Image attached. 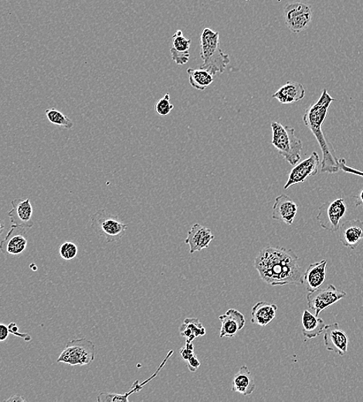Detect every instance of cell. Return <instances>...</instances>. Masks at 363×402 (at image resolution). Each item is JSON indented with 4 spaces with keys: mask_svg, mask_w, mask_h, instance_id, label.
I'll list each match as a JSON object with an SVG mask.
<instances>
[{
    "mask_svg": "<svg viewBox=\"0 0 363 402\" xmlns=\"http://www.w3.org/2000/svg\"><path fill=\"white\" fill-rule=\"evenodd\" d=\"M299 260L292 249L268 246L256 257L254 267L263 282L270 286L303 285Z\"/></svg>",
    "mask_w": 363,
    "mask_h": 402,
    "instance_id": "6da1fadb",
    "label": "cell"
},
{
    "mask_svg": "<svg viewBox=\"0 0 363 402\" xmlns=\"http://www.w3.org/2000/svg\"><path fill=\"white\" fill-rule=\"evenodd\" d=\"M336 101L328 93L327 89H323L322 95L315 103H313L306 109L303 122L310 131L313 133L320 146L322 159L321 161V173H336L339 169L338 159L335 150L322 132L323 123L327 119L330 105Z\"/></svg>",
    "mask_w": 363,
    "mask_h": 402,
    "instance_id": "7a4b0ae2",
    "label": "cell"
},
{
    "mask_svg": "<svg viewBox=\"0 0 363 402\" xmlns=\"http://www.w3.org/2000/svg\"><path fill=\"white\" fill-rule=\"evenodd\" d=\"M200 57L203 64L200 68L214 76L223 74L230 64L231 59L221 47L220 34L210 28L203 29L200 35Z\"/></svg>",
    "mask_w": 363,
    "mask_h": 402,
    "instance_id": "3957f363",
    "label": "cell"
},
{
    "mask_svg": "<svg viewBox=\"0 0 363 402\" xmlns=\"http://www.w3.org/2000/svg\"><path fill=\"white\" fill-rule=\"evenodd\" d=\"M272 145L285 161L292 166L296 165L301 158L303 149L302 141L296 135V130L277 122L271 123Z\"/></svg>",
    "mask_w": 363,
    "mask_h": 402,
    "instance_id": "277c9868",
    "label": "cell"
},
{
    "mask_svg": "<svg viewBox=\"0 0 363 402\" xmlns=\"http://www.w3.org/2000/svg\"><path fill=\"white\" fill-rule=\"evenodd\" d=\"M95 359V346L92 341L86 338L73 340L68 342L57 363H67L71 366H89Z\"/></svg>",
    "mask_w": 363,
    "mask_h": 402,
    "instance_id": "5b68a950",
    "label": "cell"
},
{
    "mask_svg": "<svg viewBox=\"0 0 363 402\" xmlns=\"http://www.w3.org/2000/svg\"><path fill=\"white\" fill-rule=\"evenodd\" d=\"M93 230L102 237L107 243L116 242L122 239L128 225L119 221L118 217L105 210H100L90 217Z\"/></svg>",
    "mask_w": 363,
    "mask_h": 402,
    "instance_id": "8992f818",
    "label": "cell"
},
{
    "mask_svg": "<svg viewBox=\"0 0 363 402\" xmlns=\"http://www.w3.org/2000/svg\"><path fill=\"white\" fill-rule=\"evenodd\" d=\"M284 19L292 33L304 32L313 20L312 6L300 2L287 4L284 8Z\"/></svg>",
    "mask_w": 363,
    "mask_h": 402,
    "instance_id": "52a82bcc",
    "label": "cell"
},
{
    "mask_svg": "<svg viewBox=\"0 0 363 402\" xmlns=\"http://www.w3.org/2000/svg\"><path fill=\"white\" fill-rule=\"evenodd\" d=\"M347 206L343 199H338L324 203L320 208L317 221L323 229L337 232L339 230L340 222L345 217Z\"/></svg>",
    "mask_w": 363,
    "mask_h": 402,
    "instance_id": "ba28073f",
    "label": "cell"
},
{
    "mask_svg": "<svg viewBox=\"0 0 363 402\" xmlns=\"http://www.w3.org/2000/svg\"><path fill=\"white\" fill-rule=\"evenodd\" d=\"M347 293L338 290L334 285H329L324 289H317L307 294V303L310 309L315 311V315L319 316L322 311L328 309L340 300L343 299Z\"/></svg>",
    "mask_w": 363,
    "mask_h": 402,
    "instance_id": "9c48e42d",
    "label": "cell"
},
{
    "mask_svg": "<svg viewBox=\"0 0 363 402\" xmlns=\"http://www.w3.org/2000/svg\"><path fill=\"white\" fill-rule=\"evenodd\" d=\"M320 166V156L316 152H313L312 155L306 159L305 161L294 166L284 189H287L292 186L304 183L308 178L319 173Z\"/></svg>",
    "mask_w": 363,
    "mask_h": 402,
    "instance_id": "30bf717a",
    "label": "cell"
},
{
    "mask_svg": "<svg viewBox=\"0 0 363 402\" xmlns=\"http://www.w3.org/2000/svg\"><path fill=\"white\" fill-rule=\"evenodd\" d=\"M26 229L12 225L6 237L0 242V251L6 256H19L26 251L28 245Z\"/></svg>",
    "mask_w": 363,
    "mask_h": 402,
    "instance_id": "8fae6325",
    "label": "cell"
},
{
    "mask_svg": "<svg viewBox=\"0 0 363 402\" xmlns=\"http://www.w3.org/2000/svg\"><path fill=\"white\" fill-rule=\"evenodd\" d=\"M323 333L324 346L328 351L340 356L346 354L349 347V337L346 333L339 328L338 323L325 326Z\"/></svg>",
    "mask_w": 363,
    "mask_h": 402,
    "instance_id": "7c38bea8",
    "label": "cell"
},
{
    "mask_svg": "<svg viewBox=\"0 0 363 402\" xmlns=\"http://www.w3.org/2000/svg\"><path fill=\"white\" fill-rule=\"evenodd\" d=\"M11 203L13 208L8 212L11 225L22 229H32L34 225L32 219L34 210L29 199H15Z\"/></svg>",
    "mask_w": 363,
    "mask_h": 402,
    "instance_id": "4fadbf2b",
    "label": "cell"
},
{
    "mask_svg": "<svg viewBox=\"0 0 363 402\" xmlns=\"http://www.w3.org/2000/svg\"><path fill=\"white\" fill-rule=\"evenodd\" d=\"M338 231V239L343 246L354 250L363 239V222L359 219L350 220L340 226Z\"/></svg>",
    "mask_w": 363,
    "mask_h": 402,
    "instance_id": "5bb4252c",
    "label": "cell"
},
{
    "mask_svg": "<svg viewBox=\"0 0 363 402\" xmlns=\"http://www.w3.org/2000/svg\"><path fill=\"white\" fill-rule=\"evenodd\" d=\"M221 322L220 337L232 338L245 328L246 319L243 314L235 309H230L226 314L219 316Z\"/></svg>",
    "mask_w": 363,
    "mask_h": 402,
    "instance_id": "9a60e30c",
    "label": "cell"
},
{
    "mask_svg": "<svg viewBox=\"0 0 363 402\" xmlns=\"http://www.w3.org/2000/svg\"><path fill=\"white\" fill-rule=\"evenodd\" d=\"M298 213V206L289 196L282 194L276 197L272 218L280 222L292 225Z\"/></svg>",
    "mask_w": 363,
    "mask_h": 402,
    "instance_id": "2e32d148",
    "label": "cell"
},
{
    "mask_svg": "<svg viewBox=\"0 0 363 402\" xmlns=\"http://www.w3.org/2000/svg\"><path fill=\"white\" fill-rule=\"evenodd\" d=\"M214 239V235L210 229L200 224H195L188 232L185 243L190 246V253L193 254L208 248Z\"/></svg>",
    "mask_w": 363,
    "mask_h": 402,
    "instance_id": "e0dca14e",
    "label": "cell"
},
{
    "mask_svg": "<svg viewBox=\"0 0 363 402\" xmlns=\"http://www.w3.org/2000/svg\"><path fill=\"white\" fill-rule=\"evenodd\" d=\"M173 354V351H170L167 356H165L163 361L161 363L160 367L156 370V373L151 376L149 378L147 379L145 382L142 383H139V381H136L132 386V388L130 391L126 392L124 394H119L116 393H109V392H102L98 394L97 401L98 402H117V401H123V402H128V397L131 396V394L134 393H137L140 391L143 387L149 384L150 382H152L153 379L160 373V370L165 367L166 362L171 358V356Z\"/></svg>",
    "mask_w": 363,
    "mask_h": 402,
    "instance_id": "ac0fdd59",
    "label": "cell"
},
{
    "mask_svg": "<svg viewBox=\"0 0 363 402\" xmlns=\"http://www.w3.org/2000/svg\"><path fill=\"white\" fill-rule=\"evenodd\" d=\"M172 46L170 55L174 62L178 65H184L191 58V40L187 39L182 30L178 29L172 37Z\"/></svg>",
    "mask_w": 363,
    "mask_h": 402,
    "instance_id": "d6986e66",
    "label": "cell"
},
{
    "mask_svg": "<svg viewBox=\"0 0 363 402\" xmlns=\"http://www.w3.org/2000/svg\"><path fill=\"white\" fill-rule=\"evenodd\" d=\"M327 263L328 261L324 260L311 264L308 267L303 275V279L308 293L320 289L327 280Z\"/></svg>",
    "mask_w": 363,
    "mask_h": 402,
    "instance_id": "ffe728a7",
    "label": "cell"
},
{
    "mask_svg": "<svg viewBox=\"0 0 363 402\" xmlns=\"http://www.w3.org/2000/svg\"><path fill=\"white\" fill-rule=\"evenodd\" d=\"M306 93V89L301 83L289 81L280 88L272 97L283 105H289L303 100Z\"/></svg>",
    "mask_w": 363,
    "mask_h": 402,
    "instance_id": "44dd1931",
    "label": "cell"
},
{
    "mask_svg": "<svg viewBox=\"0 0 363 402\" xmlns=\"http://www.w3.org/2000/svg\"><path fill=\"white\" fill-rule=\"evenodd\" d=\"M256 389L254 377L246 366H242L234 375L232 382V391L243 396H251Z\"/></svg>",
    "mask_w": 363,
    "mask_h": 402,
    "instance_id": "7402d4cb",
    "label": "cell"
},
{
    "mask_svg": "<svg viewBox=\"0 0 363 402\" xmlns=\"http://www.w3.org/2000/svg\"><path fill=\"white\" fill-rule=\"evenodd\" d=\"M277 305L267 302H259L252 308V323L260 327H266L276 317Z\"/></svg>",
    "mask_w": 363,
    "mask_h": 402,
    "instance_id": "603a6c76",
    "label": "cell"
},
{
    "mask_svg": "<svg viewBox=\"0 0 363 402\" xmlns=\"http://www.w3.org/2000/svg\"><path fill=\"white\" fill-rule=\"evenodd\" d=\"M302 326H303V336L309 340L319 337L324 333L325 323L322 318L313 314L308 310L304 311L302 315Z\"/></svg>",
    "mask_w": 363,
    "mask_h": 402,
    "instance_id": "cb8c5ba5",
    "label": "cell"
},
{
    "mask_svg": "<svg viewBox=\"0 0 363 402\" xmlns=\"http://www.w3.org/2000/svg\"><path fill=\"white\" fill-rule=\"evenodd\" d=\"M179 333L186 339V342L193 343L196 338L205 335L207 330L199 319L187 318L180 326Z\"/></svg>",
    "mask_w": 363,
    "mask_h": 402,
    "instance_id": "d4e9b609",
    "label": "cell"
},
{
    "mask_svg": "<svg viewBox=\"0 0 363 402\" xmlns=\"http://www.w3.org/2000/svg\"><path fill=\"white\" fill-rule=\"evenodd\" d=\"M186 72L191 86L196 90L204 91L214 81V75L203 68L193 69L191 67Z\"/></svg>",
    "mask_w": 363,
    "mask_h": 402,
    "instance_id": "484cf974",
    "label": "cell"
},
{
    "mask_svg": "<svg viewBox=\"0 0 363 402\" xmlns=\"http://www.w3.org/2000/svg\"><path fill=\"white\" fill-rule=\"evenodd\" d=\"M45 114H46L49 122L52 124L63 127L66 130H71L74 127L72 120L55 108L47 109L45 111Z\"/></svg>",
    "mask_w": 363,
    "mask_h": 402,
    "instance_id": "4316f807",
    "label": "cell"
},
{
    "mask_svg": "<svg viewBox=\"0 0 363 402\" xmlns=\"http://www.w3.org/2000/svg\"><path fill=\"white\" fill-rule=\"evenodd\" d=\"M59 253L65 261H71L77 257L78 248L72 241H65L60 246Z\"/></svg>",
    "mask_w": 363,
    "mask_h": 402,
    "instance_id": "83f0119b",
    "label": "cell"
},
{
    "mask_svg": "<svg viewBox=\"0 0 363 402\" xmlns=\"http://www.w3.org/2000/svg\"><path fill=\"white\" fill-rule=\"evenodd\" d=\"M173 109L174 105L170 102V95L169 93L165 94L155 106L156 112L161 116H168Z\"/></svg>",
    "mask_w": 363,
    "mask_h": 402,
    "instance_id": "f1b7e54d",
    "label": "cell"
},
{
    "mask_svg": "<svg viewBox=\"0 0 363 402\" xmlns=\"http://www.w3.org/2000/svg\"><path fill=\"white\" fill-rule=\"evenodd\" d=\"M179 354L182 359L186 362L191 359L192 356L195 355L193 343L186 342V345L180 349Z\"/></svg>",
    "mask_w": 363,
    "mask_h": 402,
    "instance_id": "f546056e",
    "label": "cell"
},
{
    "mask_svg": "<svg viewBox=\"0 0 363 402\" xmlns=\"http://www.w3.org/2000/svg\"><path fill=\"white\" fill-rule=\"evenodd\" d=\"M338 165H339L340 170H343V172L347 173L353 174V175H357V176L363 177V172L360 171L359 170L350 168V166H348L346 165V161H345V159L344 158L338 159Z\"/></svg>",
    "mask_w": 363,
    "mask_h": 402,
    "instance_id": "4dcf8cb0",
    "label": "cell"
},
{
    "mask_svg": "<svg viewBox=\"0 0 363 402\" xmlns=\"http://www.w3.org/2000/svg\"><path fill=\"white\" fill-rule=\"evenodd\" d=\"M187 368L190 370L191 373H196L198 370L200 366V361L198 359V356L193 355L191 359H189L186 361Z\"/></svg>",
    "mask_w": 363,
    "mask_h": 402,
    "instance_id": "1f68e13d",
    "label": "cell"
},
{
    "mask_svg": "<svg viewBox=\"0 0 363 402\" xmlns=\"http://www.w3.org/2000/svg\"><path fill=\"white\" fill-rule=\"evenodd\" d=\"M8 328L11 333H13V335L22 338L26 341H29L30 340H32V337H30L28 335H27V333L25 335V333H19V328L18 327L16 323H10Z\"/></svg>",
    "mask_w": 363,
    "mask_h": 402,
    "instance_id": "d6a6232c",
    "label": "cell"
},
{
    "mask_svg": "<svg viewBox=\"0 0 363 402\" xmlns=\"http://www.w3.org/2000/svg\"><path fill=\"white\" fill-rule=\"evenodd\" d=\"M10 333L8 326L0 324V342H4L8 339Z\"/></svg>",
    "mask_w": 363,
    "mask_h": 402,
    "instance_id": "836d02e7",
    "label": "cell"
},
{
    "mask_svg": "<svg viewBox=\"0 0 363 402\" xmlns=\"http://www.w3.org/2000/svg\"><path fill=\"white\" fill-rule=\"evenodd\" d=\"M5 401H25V399L22 398L20 394H16V396H11L10 398L5 400Z\"/></svg>",
    "mask_w": 363,
    "mask_h": 402,
    "instance_id": "e575fe53",
    "label": "cell"
},
{
    "mask_svg": "<svg viewBox=\"0 0 363 402\" xmlns=\"http://www.w3.org/2000/svg\"><path fill=\"white\" fill-rule=\"evenodd\" d=\"M355 206H357V207L363 206V189L357 196V204H355Z\"/></svg>",
    "mask_w": 363,
    "mask_h": 402,
    "instance_id": "d590c367",
    "label": "cell"
},
{
    "mask_svg": "<svg viewBox=\"0 0 363 402\" xmlns=\"http://www.w3.org/2000/svg\"><path fill=\"white\" fill-rule=\"evenodd\" d=\"M5 229V225L4 224V222L1 221V220H0V235L2 234V233L4 232Z\"/></svg>",
    "mask_w": 363,
    "mask_h": 402,
    "instance_id": "8d00e7d4",
    "label": "cell"
}]
</instances>
